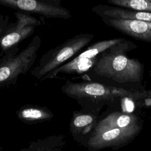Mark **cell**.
<instances>
[{
  "label": "cell",
  "instance_id": "1",
  "mask_svg": "<svg viewBox=\"0 0 151 151\" xmlns=\"http://www.w3.org/2000/svg\"><path fill=\"white\" fill-rule=\"evenodd\" d=\"M41 44L40 37L35 35L22 50L16 47L0 57V89L15 85L20 76L31 70Z\"/></svg>",
  "mask_w": 151,
  "mask_h": 151
},
{
  "label": "cell",
  "instance_id": "2",
  "mask_svg": "<svg viewBox=\"0 0 151 151\" xmlns=\"http://www.w3.org/2000/svg\"><path fill=\"white\" fill-rule=\"evenodd\" d=\"M93 35L80 34L68 39L63 44L46 51L37 64L31 71V74L40 80L48 74L76 57L92 40Z\"/></svg>",
  "mask_w": 151,
  "mask_h": 151
},
{
  "label": "cell",
  "instance_id": "3",
  "mask_svg": "<svg viewBox=\"0 0 151 151\" xmlns=\"http://www.w3.org/2000/svg\"><path fill=\"white\" fill-rule=\"evenodd\" d=\"M93 71L97 75L119 83L136 82L142 78L143 65L138 60L129 59L120 53L103 52L96 62Z\"/></svg>",
  "mask_w": 151,
  "mask_h": 151
},
{
  "label": "cell",
  "instance_id": "4",
  "mask_svg": "<svg viewBox=\"0 0 151 151\" xmlns=\"http://www.w3.org/2000/svg\"><path fill=\"white\" fill-rule=\"evenodd\" d=\"M61 90L67 96L76 100L82 110L92 113V110L111 96V89L94 82H75L66 80Z\"/></svg>",
  "mask_w": 151,
  "mask_h": 151
},
{
  "label": "cell",
  "instance_id": "5",
  "mask_svg": "<svg viewBox=\"0 0 151 151\" xmlns=\"http://www.w3.org/2000/svg\"><path fill=\"white\" fill-rule=\"evenodd\" d=\"M16 21L9 23L1 39V57L10 49L31 35L37 26L42 24L41 21L27 13L17 11L14 13Z\"/></svg>",
  "mask_w": 151,
  "mask_h": 151
},
{
  "label": "cell",
  "instance_id": "6",
  "mask_svg": "<svg viewBox=\"0 0 151 151\" xmlns=\"http://www.w3.org/2000/svg\"><path fill=\"white\" fill-rule=\"evenodd\" d=\"M140 124L124 129H114L92 132L87 141L90 150H99L106 148L117 150L128 145L137 136L141 130Z\"/></svg>",
  "mask_w": 151,
  "mask_h": 151
},
{
  "label": "cell",
  "instance_id": "7",
  "mask_svg": "<svg viewBox=\"0 0 151 151\" xmlns=\"http://www.w3.org/2000/svg\"><path fill=\"white\" fill-rule=\"evenodd\" d=\"M0 5L22 12L40 15L46 18L67 19L72 17L68 9L60 6L58 0H0Z\"/></svg>",
  "mask_w": 151,
  "mask_h": 151
},
{
  "label": "cell",
  "instance_id": "8",
  "mask_svg": "<svg viewBox=\"0 0 151 151\" xmlns=\"http://www.w3.org/2000/svg\"><path fill=\"white\" fill-rule=\"evenodd\" d=\"M103 21L122 33L145 41H151V22L102 17Z\"/></svg>",
  "mask_w": 151,
  "mask_h": 151
},
{
  "label": "cell",
  "instance_id": "9",
  "mask_svg": "<svg viewBox=\"0 0 151 151\" xmlns=\"http://www.w3.org/2000/svg\"><path fill=\"white\" fill-rule=\"evenodd\" d=\"M92 10L101 17L151 22V12L129 10L120 8H105L102 6H95Z\"/></svg>",
  "mask_w": 151,
  "mask_h": 151
},
{
  "label": "cell",
  "instance_id": "10",
  "mask_svg": "<svg viewBox=\"0 0 151 151\" xmlns=\"http://www.w3.org/2000/svg\"><path fill=\"white\" fill-rule=\"evenodd\" d=\"M140 124L137 118L132 114L113 113L97 123L93 132L114 129H124Z\"/></svg>",
  "mask_w": 151,
  "mask_h": 151
},
{
  "label": "cell",
  "instance_id": "11",
  "mask_svg": "<svg viewBox=\"0 0 151 151\" xmlns=\"http://www.w3.org/2000/svg\"><path fill=\"white\" fill-rule=\"evenodd\" d=\"M98 57L92 58L78 59L76 57L70 60L65 64L55 69L53 71L48 74L46 76L41 78L40 81H42L47 79H53L58 77L59 74H80L93 68Z\"/></svg>",
  "mask_w": 151,
  "mask_h": 151
},
{
  "label": "cell",
  "instance_id": "12",
  "mask_svg": "<svg viewBox=\"0 0 151 151\" xmlns=\"http://www.w3.org/2000/svg\"><path fill=\"white\" fill-rule=\"evenodd\" d=\"M17 117L28 123H35L51 120L54 114L46 107L33 104H26L21 107L16 112Z\"/></svg>",
  "mask_w": 151,
  "mask_h": 151
},
{
  "label": "cell",
  "instance_id": "13",
  "mask_svg": "<svg viewBox=\"0 0 151 151\" xmlns=\"http://www.w3.org/2000/svg\"><path fill=\"white\" fill-rule=\"evenodd\" d=\"M97 117L93 113L81 111H74L70 121V127L74 134H86L94 129L97 124Z\"/></svg>",
  "mask_w": 151,
  "mask_h": 151
},
{
  "label": "cell",
  "instance_id": "14",
  "mask_svg": "<svg viewBox=\"0 0 151 151\" xmlns=\"http://www.w3.org/2000/svg\"><path fill=\"white\" fill-rule=\"evenodd\" d=\"M122 40V39H114L97 42L88 47L82 52L78 54L76 57L78 59L92 58L96 57L99 54L104 52L109 48L120 42Z\"/></svg>",
  "mask_w": 151,
  "mask_h": 151
},
{
  "label": "cell",
  "instance_id": "15",
  "mask_svg": "<svg viewBox=\"0 0 151 151\" xmlns=\"http://www.w3.org/2000/svg\"><path fill=\"white\" fill-rule=\"evenodd\" d=\"M108 2L134 11L151 12V0H109Z\"/></svg>",
  "mask_w": 151,
  "mask_h": 151
},
{
  "label": "cell",
  "instance_id": "16",
  "mask_svg": "<svg viewBox=\"0 0 151 151\" xmlns=\"http://www.w3.org/2000/svg\"><path fill=\"white\" fill-rule=\"evenodd\" d=\"M9 24V16L7 15L0 14V51H1V39L6 30Z\"/></svg>",
  "mask_w": 151,
  "mask_h": 151
},
{
  "label": "cell",
  "instance_id": "17",
  "mask_svg": "<svg viewBox=\"0 0 151 151\" xmlns=\"http://www.w3.org/2000/svg\"><path fill=\"white\" fill-rule=\"evenodd\" d=\"M126 107H127V109L129 111H132V110L133 109V106H132V101H126Z\"/></svg>",
  "mask_w": 151,
  "mask_h": 151
}]
</instances>
